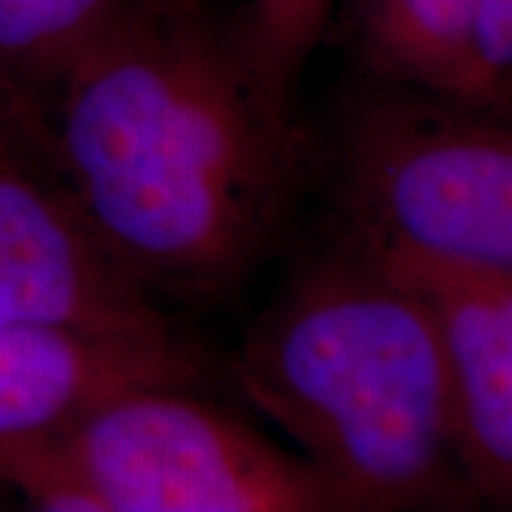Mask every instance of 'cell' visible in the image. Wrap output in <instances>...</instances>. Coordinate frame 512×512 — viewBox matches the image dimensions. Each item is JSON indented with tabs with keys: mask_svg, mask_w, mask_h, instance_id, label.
Masks as SVG:
<instances>
[{
	"mask_svg": "<svg viewBox=\"0 0 512 512\" xmlns=\"http://www.w3.org/2000/svg\"><path fill=\"white\" fill-rule=\"evenodd\" d=\"M43 117V110L31 102L27 95L19 93L12 83L0 74V136L34 124Z\"/></svg>",
	"mask_w": 512,
	"mask_h": 512,
	"instance_id": "7c38bea8",
	"label": "cell"
},
{
	"mask_svg": "<svg viewBox=\"0 0 512 512\" xmlns=\"http://www.w3.org/2000/svg\"><path fill=\"white\" fill-rule=\"evenodd\" d=\"M43 119L74 200L152 297L240 287L318 166V140L256 79L238 19L207 0H126Z\"/></svg>",
	"mask_w": 512,
	"mask_h": 512,
	"instance_id": "6da1fadb",
	"label": "cell"
},
{
	"mask_svg": "<svg viewBox=\"0 0 512 512\" xmlns=\"http://www.w3.org/2000/svg\"><path fill=\"white\" fill-rule=\"evenodd\" d=\"M316 162L335 223L373 252L512 271L510 112L368 79Z\"/></svg>",
	"mask_w": 512,
	"mask_h": 512,
	"instance_id": "277c9868",
	"label": "cell"
},
{
	"mask_svg": "<svg viewBox=\"0 0 512 512\" xmlns=\"http://www.w3.org/2000/svg\"><path fill=\"white\" fill-rule=\"evenodd\" d=\"M335 0H247L238 12L242 46L264 91L297 112V91L328 31Z\"/></svg>",
	"mask_w": 512,
	"mask_h": 512,
	"instance_id": "30bf717a",
	"label": "cell"
},
{
	"mask_svg": "<svg viewBox=\"0 0 512 512\" xmlns=\"http://www.w3.org/2000/svg\"><path fill=\"white\" fill-rule=\"evenodd\" d=\"M0 323L176 332L74 200L43 117L0 136Z\"/></svg>",
	"mask_w": 512,
	"mask_h": 512,
	"instance_id": "5b68a950",
	"label": "cell"
},
{
	"mask_svg": "<svg viewBox=\"0 0 512 512\" xmlns=\"http://www.w3.org/2000/svg\"><path fill=\"white\" fill-rule=\"evenodd\" d=\"M204 358L171 335L0 323V439L41 434L128 389L197 387Z\"/></svg>",
	"mask_w": 512,
	"mask_h": 512,
	"instance_id": "52a82bcc",
	"label": "cell"
},
{
	"mask_svg": "<svg viewBox=\"0 0 512 512\" xmlns=\"http://www.w3.org/2000/svg\"><path fill=\"white\" fill-rule=\"evenodd\" d=\"M0 486L46 512H354L299 453L197 387H138L0 439Z\"/></svg>",
	"mask_w": 512,
	"mask_h": 512,
	"instance_id": "3957f363",
	"label": "cell"
},
{
	"mask_svg": "<svg viewBox=\"0 0 512 512\" xmlns=\"http://www.w3.org/2000/svg\"><path fill=\"white\" fill-rule=\"evenodd\" d=\"M126 0H0V74L43 105Z\"/></svg>",
	"mask_w": 512,
	"mask_h": 512,
	"instance_id": "9c48e42d",
	"label": "cell"
},
{
	"mask_svg": "<svg viewBox=\"0 0 512 512\" xmlns=\"http://www.w3.org/2000/svg\"><path fill=\"white\" fill-rule=\"evenodd\" d=\"M373 254L430 316L451 399L453 441L467 482L479 503L510 508L512 271Z\"/></svg>",
	"mask_w": 512,
	"mask_h": 512,
	"instance_id": "8992f818",
	"label": "cell"
},
{
	"mask_svg": "<svg viewBox=\"0 0 512 512\" xmlns=\"http://www.w3.org/2000/svg\"><path fill=\"white\" fill-rule=\"evenodd\" d=\"M230 377L354 512L479 505L430 316L337 223L249 328Z\"/></svg>",
	"mask_w": 512,
	"mask_h": 512,
	"instance_id": "7a4b0ae2",
	"label": "cell"
},
{
	"mask_svg": "<svg viewBox=\"0 0 512 512\" xmlns=\"http://www.w3.org/2000/svg\"><path fill=\"white\" fill-rule=\"evenodd\" d=\"M475 12L477 0H347V27L370 81L482 105L472 46Z\"/></svg>",
	"mask_w": 512,
	"mask_h": 512,
	"instance_id": "ba28073f",
	"label": "cell"
},
{
	"mask_svg": "<svg viewBox=\"0 0 512 512\" xmlns=\"http://www.w3.org/2000/svg\"><path fill=\"white\" fill-rule=\"evenodd\" d=\"M472 46L479 102L510 112L512 0H477Z\"/></svg>",
	"mask_w": 512,
	"mask_h": 512,
	"instance_id": "8fae6325",
	"label": "cell"
}]
</instances>
